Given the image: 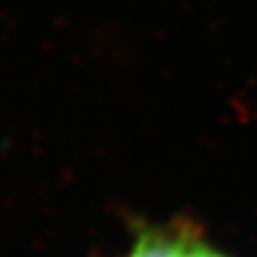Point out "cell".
Segmentation results:
<instances>
[{
  "label": "cell",
  "mask_w": 257,
  "mask_h": 257,
  "mask_svg": "<svg viewBox=\"0 0 257 257\" xmlns=\"http://www.w3.org/2000/svg\"><path fill=\"white\" fill-rule=\"evenodd\" d=\"M182 257H223V255L213 252V250L207 248V246H204V245L188 243V241H186L184 250H182Z\"/></svg>",
  "instance_id": "obj_2"
},
{
  "label": "cell",
  "mask_w": 257,
  "mask_h": 257,
  "mask_svg": "<svg viewBox=\"0 0 257 257\" xmlns=\"http://www.w3.org/2000/svg\"><path fill=\"white\" fill-rule=\"evenodd\" d=\"M186 239L159 230H147L134 243L127 257H182Z\"/></svg>",
  "instance_id": "obj_1"
}]
</instances>
